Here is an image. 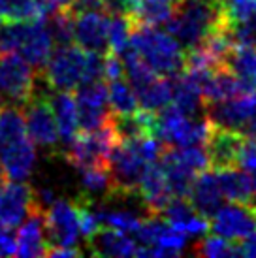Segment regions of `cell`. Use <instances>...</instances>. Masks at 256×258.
Instances as JSON below:
<instances>
[{
    "label": "cell",
    "instance_id": "obj_33",
    "mask_svg": "<svg viewBox=\"0 0 256 258\" xmlns=\"http://www.w3.org/2000/svg\"><path fill=\"white\" fill-rule=\"evenodd\" d=\"M130 8V0H104V10L107 14H126Z\"/></svg>",
    "mask_w": 256,
    "mask_h": 258
},
{
    "label": "cell",
    "instance_id": "obj_23",
    "mask_svg": "<svg viewBox=\"0 0 256 258\" xmlns=\"http://www.w3.org/2000/svg\"><path fill=\"white\" fill-rule=\"evenodd\" d=\"M224 64L237 78L243 91H256V45H234Z\"/></svg>",
    "mask_w": 256,
    "mask_h": 258
},
{
    "label": "cell",
    "instance_id": "obj_28",
    "mask_svg": "<svg viewBox=\"0 0 256 258\" xmlns=\"http://www.w3.org/2000/svg\"><path fill=\"white\" fill-rule=\"evenodd\" d=\"M194 254L207 258H228V256H241L239 254V243L230 241L221 236H207L202 241L194 245Z\"/></svg>",
    "mask_w": 256,
    "mask_h": 258
},
{
    "label": "cell",
    "instance_id": "obj_13",
    "mask_svg": "<svg viewBox=\"0 0 256 258\" xmlns=\"http://www.w3.org/2000/svg\"><path fill=\"white\" fill-rule=\"evenodd\" d=\"M243 136L245 134L237 132V130L222 128V126L213 124L206 144H204V149H206L207 158H209V168L219 170V168L235 166Z\"/></svg>",
    "mask_w": 256,
    "mask_h": 258
},
{
    "label": "cell",
    "instance_id": "obj_36",
    "mask_svg": "<svg viewBox=\"0 0 256 258\" xmlns=\"http://www.w3.org/2000/svg\"><path fill=\"white\" fill-rule=\"evenodd\" d=\"M245 134H256V108H254V113H252V119H250L249 126H247V132Z\"/></svg>",
    "mask_w": 256,
    "mask_h": 258
},
{
    "label": "cell",
    "instance_id": "obj_17",
    "mask_svg": "<svg viewBox=\"0 0 256 258\" xmlns=\"http://www.w3.org/2000/svg\"><path fill=\"white\" fill-rule=\"evenodd\" d=\"M87 243H89V252L94 256H136L138 249V243L128 234L106 226L98 228L93 236L87 237Z\"/></svg>",
    "mask_w": 256,
    "mask_h": 258
},
{
    "label": "cell",
    "instance_id": "obj_35",
    "mask_svg": "<svg viewBox=\"0 0 256 258\" xmlns=\"http://www.w3.org/2000/svg\"><path fill=\"white\" fill-rule=\"evenodd\" d=\"M42 2L45 14H51L55 10H62V8H70L74 0H40Z\"/></svg>",
    "mask_w": 256,
    "mask_h": 258
},
{
    "label": "cell",
    "instance_id": "obj_14",
    "mask_svg": "<svg viewBox=\"0 0 256 258\" xmlns=\"http://www.w3.org/2000/svg\"><path fill=\"white\" fill-rule=\"evenodd\" d=\"M17 228H19V234H17V252L15 254L25 258L45 256L49 241H47L43 208L34 206L27 219Z\"/></svg>",
    "mask_w": 256,
    "mask_h": 258
},
{
    "label": "cell",
    "instance_id": "obj_20",
    "mask_svg": "<svg viewBox=\"0 0 256 258\" xmlns=\"http://www.w3.org/2000/svg\"><path fill=\"white\" fill-rule=\"evenodd\" d=\"M179 4L181 0H130L126 15L132 23L158 27L168 23Z\"/></svg>",
    "mask_w": 256,
    "mask_h": 258
},
{
    "label": "cell",
    "instance_id": "obj_24",
    "mask_svg": "<svg viewBox=\"0 0 256 258\" xmlns=\"http://www.w3.org/2000/svg\"><path fill=\"white\" fill-rule=\"evenodd\" d=\"M107 104L111 113L117 115H130L140 109L138 96H136L132 85L126 81V78H117L107 81Z\"/></svg>",
    "mask_w": 256,
    "mask_h": 258
},
{
    "label": "cell",
    "instance_id": "obj_21",
    "mask_svg": "<svg viewBox=\"0 0 256 258\" xmlns=\"http://www.w3.org/2000/svg\"><path fill=\"white\" fill-rule=\"evenodd\" d=\"M171 106L179 109L181 113L188 117L196 115L204 109V98H202V89L200 85L185 72L177 74L171 78Z\"/></svg>",
    "mask_w": 256,
    "mask_h": 258
},
{
    "label": "cell",
    "instance_id": "obj_29",
    "mask_svg": "<svg viewBox=\"0 0 256 258\" xmlns=\"http://www.w3.org/2000/svg\"><path fill=\"white\" fill-rule=\"evenodd\" d=\"M130 29L132 23L126 14H113V19H109L107 29V49L121 57L122 51L130 47Z\"/></svg>",
    "mask_w": 256,
    "mask_h": 258
},
{
    "label": "cell",
    "instance_id": "obj_7",
    "mask_svg": "<svg viewBox=\"0 0 256 258\" xmlns=\"http://www.w3.org/2000/svg\"><path fill=\"white\" fill-rule=\"evenodd\" d=\"M25 128L34 145L49 153L60 151V140H58L57 122L51 109L49 96L36 87L34 94L21 106Z\"/></svg>",
    "mask_w": 256,
    "mask_h": 258
},
{
    "label": "cell",
    "instance_id": "obj_31",
    "mask_svg": "<svg viewBox=\"0 0 256 258\" xmlns=\"http://www.w3.org/2000/svg\"><path fill=\"white\" fill-rule=\"evenodd\" d=\"M17 252V236L15 230L0 228V258L14 256Z\"/></svg>",
    "mask_w": 256,
    "mask_h": 258
},
{
    "label": "cell",
    "instance_id": "obj_6",
    "mask_svg": "<svg viewBox=\"0 0 256 258\" xmlns=\"http://www.w3.org/2000/svg\"><path fill=\"white\" fill-rule=\"evenodd\" d=\"M117 142L119 140L115 136L113 126L107 121L100 128L78 134L70 144L64 145V151H60V153L64 155L66 162L74 166L76 170L107 166L109 153H111Z\"/></svg>",
    "mask_w": 256,
    "mask_h": 258
},
{
    "label": "cell",
    "instance_id": "obj_27",
    "mask_svg": "<svg viewBox=\"0 0 256 258\" xmlns=\"http://www.w3.org/2000/svg\"><path fill=\"white\" fill-rule=\"evenodd\" d=\"M81 172V186H83V194L89 198H109L111 194V175L107 166H96V168H85L79 170Z\"/></svg>",
    "mask_w": 256,
    "mask_h": 258
},
{
    "label": "cell",
    "instance_id": "obj_30",
    "mask_svg": "<svg viewBox=\"0 0 256 258\" xmlns=\"http://www.w3.org/2000/svg\"><path fill=\"white\" fill-rule=\"evenodd\" d=\"M232 38L235 45H256V15L232 23Z\"/></svg>",
    "mask_w": 256,
    "mask_h": 258
},
{
    "label": "cell",
    "instance_id": "obj_9",
    "mask_svg": "<svg viewBox=\"0 0 256 258\" xmlns=\"http://www.w3.org/2000/svg\"><path fill=\"white\" fill-rule=\"evenodd\" d=\"M74 98H76V106H78L79 130H83V132L96 130L109 121L111 109L107 104L106 81L96 79V81L79 85L76 89Z\"/></svg>",
    "mask_w": 256,
    "mask_h": 258
},
{
    "label": "cell",
    "instance_id": "obj_18",
    "mask_svg": "<svg viewBox=\"0 0 256 258\" xmlns=\"http://www.w3.org/2000/svg\"><path fill=\"white\" fill-rule=\"evenodd\" d=\"M53 93L55 94L49 96V104L57 122L58 140L62 142V145H68L79 134L76 98L70 91H53Z\"/></svg>",
    "mask_w": 256,
    "mask_h": 258
},
{
    "label": "cell",
    "instance_id": "obj_5",
    "mask_svg": "<svg viewBox=\"0 0 256 258\" xmlns=\"http://www.w3.org/2000/svg\"><path fill=\"white\" fill-rule=\"evenodd\" d=\"M38 76L40 72L19 53H0V104L21 108L34 94L38 87Z\"/></svg>",
    "mask_w": 256,
    "mask_h": 258
},
{
    "label": "cell",
    "instance_id": "obj_15",
    "mask_svg": "<svg viewBox=\"0 0 256 258\" xmlns=\"http://www.w3.org/2000/svg\"><path fill=\"white\" fill-rule=\"evenodd\" d=\"M186 200L190 202V206L198 215L206 219H209L224 204V194L213 168H207L194 177Z\"/></svg>",
    "mask_w": 256,
    "mask_h": 258
},
{
    "label": "cell",
    "instance_id": "obj_1",
    "mask_svg": "<svg viewBox=\"0 0 256 258\" xmlns=\"http://www.w3.org/2000/svg\"><path fill=\"white\" fill-rule=\"evenodd\" d=\"M36 145L17 106L0 104V170L14 181H27L36 168Z\"/></svg>",
    "mask_w": 256,
    "mask_h": 258
},
{
    "label": "cell",
    "instance_id": "obj_25",
    "mask_svg": "<svg viewBox=\"0 0 256 258\" xmlns=\"http://www.w3.org/2000/svg\"><path fill=\"white\" fill-rule=\"evenodd\" d=\"M136 96H138L140 109L157 113V111L166 108L171 102V78L158 76L147 87H143L142 91H138Z\"/></svg>",
    "mask_w": 256,
    "mask_h": 258
},
{
    "label": "cell",
    "instance_id": "obj_38",
    "mask_svg": "<svg viewBox=\"0 0 256 258\" xmlns=\"http://www.w3.org/2000/svg\"><path fill=\"white\" fill-rule=\"evenodd\" d=\"M0 177H4V175H2V170H0Z\"/></svg>",
    "mask_w": 256,
    "mask_h": 258
},
{
    "label": "cell",
    "instance_id": "obj_37",
    "mask_svg": "<svg viewBox=\"0 0 256 258\" xmlns=\"http://www.w3.org/2000/svg\"><path fill=\"white\" fill-rule=\"evenodd\" d=\"M250 179H252V192H254V196H256V173L250 175Z\"/></svg>",
    "mask_w": 256,
    "mask_h": 258
},
{
    "label": "cell",
    "instance_id": "obj_32",
    "mask_svg": "<svg viewBox=\"0 0 256 258\" xmlns=\"http://www.w3.org/2000/svg\"><path fill=\"white\" fill-rule=\"evenodd\" d=\"M83 251L78 249V247H57V245H51L45 251V256H53V258H76L81 256Z\"/></svg>",
    "mask_w": 256,
    "mask_h": 258
},
{
    "label": "cell",
    "instance_id": "obj_12",
    "mask_svg": "<svg viewBox=\"0 0 256 258\" xmlns=\"http://www.w3.org/2000/svg\"><path fill=\"white\" fill-rule=\"evenodd\" d=\"M109 17L104 10H87L74 14V42L81 49L106 53Z\"/></svg>",
    "mask_w": 256,
    "mask_h": 258
},
{
    "label": "cell",
    "instance_id": "obj_26",
    "mask_svg": "<svg viewBox=\"0 0 256 258\" xmlns=\"http://www.w3.org/2000/svg\"><path fill=\"white\" fill-rule=\"evenodd\" d=\"M45 15L40 0H0L2 21H30Z\"/></svg>",
    "mask_w": 256,
    "mask_h": 258
},
{
    "label": "cell",
    "instance_id": "obj_16",
    "mask_svg": "<svg viewBox=\"0 0 256 258\" xmlns=\"http://www.w3.org/2000/svg\"><path fill=\"white\" fill-rule=\"evenodd\" d=\"M138 192H140L143 206L147 208L151 215H160L164 206L173 198L170 186H168V181H166V175H164L162 166L158 164V160L157 162H149L145 166L140 185H138Z\"/></svg>",
    "mask_w": 256,
    "mask_h": 258
},
{
    "label": "cell",
    "instance_id": "obj_10",
    "mask_svg": "<svg viewBox=\"0 0 256 258\" xmlns=\"http://www.w3.org/2000/svg\"><path fill=\"white\" fill-rule=\"evenodd\" d=\"M45 217V230H47V241L57 247H78L81 237L79 230L78 209L74 200L57 198L51 206L43 209Z\"/></svg>",
    "mask_w": 256,
    "mask_h": 258
},
{
    "label": "cell",
    "instance_id": "obj_8",
    "mask_svg": "<svg viewBox=\"0 0 256 258\" xmlns=\"http://www.w3.org/2000/svg\"><path fill=\"white\" fill-rule=\"evenodd\" d=\"M209 230L221 237L239 243L256 232L254 202H230L209 217Z\"/></svg>",
    "mask_w": 256,
    "mask_h": 258
},
{
    "label": "cell",
    "instance_id": "obj_4",
    "mask_svg": "<svg viewBox=\"0 0 256 258\" xmlns=\"http://www.w3.org/2000/svg\"><path fill=\"white\" fill-rule=\"evenodd\" d=\"M222 12L211 0H181L175 14L171 15L166 27L181 47L190 49L204 42L209 30L219 23Z\"/></svg>",
    "mask_w": 256,
    "mask_h": 258
},
{
    "label": "cell",
    "instance_id": "obj_19",
    "mask_svg": "<svg viewBox=\"0 0 256 258\" xmlns=\"http://www.w3.org/2000/svg\"><path fill=\"white\" fill-rule=\"evenodd\" d=\"M241 93H247V91H243V87L239 85V81L232 74V70L226 64L219 66L207 76V79L202 85L204 108L207 104H213V102L230 100L234 96H239Z\"/></svg>",
    "mask_w": 256,
    "mask_h": 258
},
{
    "label": "cell",
    "instance_id": "obj_2",
    "mask_svg": "<svg viewBox=\"0 0 256 258\" xmlns=\"http://www.w3.org/2000/svg\"><path fill=\"white\" fill-rule=\"evenodd\" d=\"M104 53L81 49L78 43L58 45L40 70V78L51 91H70L74 93L79 85L102 79Z\"/></svg>",
    "mask_w": 256,
    "mask_h": 258
},
{
    "label": "cell",
    "instance_id": "obj_11",
    "mask_svg": "<svg viewBox=\"0 0 256 258\" xmlns=\"http://www.w3.org/2000/svg\"><path fill=\"white\" fill-rule=\"evenodd\" d=\"M34 206L38 204L32 186L25 181L0 177V228L15 230Z\"/></svg>",
    "mask_w": 256,
    "mask_h": 258
},
{
    "label": "cell",
    "instance_id": "obj_22",
    "mask_svg": "<svg viewBox=\"0 0 256 258\" xmlns=\"http://www.w3.org/2000/svg\"><path fill=\"white\" fill-rule=\"evenodd\" d=\"M215 170V168H213ZM217 179L221 185V190L224 194V200L228 202H252L254 192H252V179L250 173L237 166L230 168H219L215 170Z\"/></svg>",
    "mask_w": 256,
    "mask_h": 258
},
{
    "label": "cell",
    "instance_id": "obj_3",
    "mask_svg": "<svg viewBox=\"0 0 256 258\" xmlns=\"http://www.w3.org/2000/svg\"><path fill=\"white\" fill-rule=\"evenodd\" d=\"M132 23V21H130ZM130 47L164 78H175L183 70L185 51L170 32L158 30L151 25L132 23Z\"/></svg>",
    "mask_w": 256,
    "mask_h": 258
},
{
    "label": "cell",
    "instance_id": "obj_34",
    "mask_svg": "<svg viewBox=\"0 0 256 258\" xmlns=\"http://www.w3.org/2000/svg\"><path fill=\"white\" fill-rule=\"evenodd\" d=\"M239 254L241 256H252L256 258V232L239 241Z\"/></svg>",
    "mask_w": 256,
    "mask_h": 258
}]
</instances>
